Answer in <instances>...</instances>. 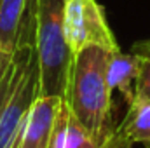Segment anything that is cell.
<instances>
[{
  "instance_id": "6da1fadb",
  "label": "cell",
  "mask_w": 150,
  "mask_h": 148,
  "mask_svg": "<svg viewBox=\"0 0 150 148\" xmlns=\"http://www.w3.org/2000/svg\"><path fill=\"white\" fill-rule=\"evenodd\" d=\"M110 49L86 45L74 54L65 101L77 120L105 148H115L112 122V91L107 82Z\"/></svg>"
},
{
  "instance_id": "7a4b0ae2",
  "label": "cell",
  "mask_w": 150,
  "mask_h": 148,
  "mask_svg": "<svg viewBox=\"0 0 150 148\" xmlns=\"http://www.w3.org/2000/svg\"><path fill=\"white\" fill-rule=\"evenodd\" d=\"M65 2L35 0V45L40 96H67L74 52L65 37Z\"/></svg>"
},
{
  "instance_id": "3957f363",
  "label": "cell",
  "mask_w": 150,
  "mask_h": 148,
  "mask_svg": "<svg viewBox=\"0 0 150 148\" xmlns=\"http://www.w3.org/2000/svg\"><path fill=\"white\" fill-rule=\"evenodd\" d=\"M65 37L74 54L93 44L103 45L110 51L119 49L107 23L105 11L98 0L65 2Z\"/></svg>"
},
{
  "instance_id": "277c9868",
  "label": "cell",
  "mask_w": 150,
  "mask_h": 148,
  "mask_svg": "<svg viewBox=\"0 0 150 148\" xmlns=\"http://www.w3.org/2000/svg\"><path fill=\"white\" fill-rule=\"evenodd\" d=\"M40 78H38V59L37 49L32 52L25 68L19 75V80L14 87V92L0 117V148H12L14 141L21 134L30 110L35 103L38 92Z\"/></svg>"
},
{
  "instance_id": "5b68a950",
  "label": "cell",
  "mask_w": 150,
  "mask_h": 148,
  "mask_svg": "<svg viewBox=\"0 0 150 148\" xmlns=\"http://www.w3.org/2000/svg\"><path fill=\"white\" fill-rule=\"evenodd\" d=\"M49 148H105L101 147L89 131L77 120L68 103L63 99L61 106L58 110L51 138H49Z\"/></svg>"
},
{
  "instance_id": "8992f818",
  "label": "cell",
  "mask_w": 150,
  "mask_h": 148,
  "mask_svg": "<svg viewBox=\"0 0 150 148\" xmlns=\"http://www.w3.org/2000/svg\"><path fill=\"white\" fill-rule=\"evenodd\" d=\"M142 58L134 52H122L120 49L110 51L107 63V82L110 91H119L127 106L134 101L136 78L140 72Z\"/></svg>"
},
{
  "instance_id": "52a82bcc",
  "label": "cell",
  "mask_w": 150,
  "mask_h": 148,
  "mask_svg": "<svg viewBox=\"0 0 150 148\" xmlns=\"http://www.w3.org/2000/svg\"><path fill=\"white\" fill-rule=\"evenodd\" d=\"M133 143L150 145V101L133 103L120 127L115 131V148L129 147Z\"/></svg>"
},
{
  "instance_id": "ba28073f",
  "label": "cell",
  "mask_w": 150,
  "mask_h": 148,
  "mask_svg": "<svg viewBox=\"0 0 150 148\" xmlns=\"http://www.w3.org/2000/svg\"><path fill=\"white\" fill-rule=\"evenodd\" d=\"M30 0H0V54L12 56Z\"/></svg>"
},
{
  "instance_id": "9c48e42d",
  "label": "cell",
  "mask_w": 150,
  "mask_h": 148,
  "mask_svg": "<svg viewBox=\"0 0 150 148\" xmlns=\"http://www.w3.org/2000/svg\"><path fill=\"white\" fill-rule=\"evenodd\" d=\"M134 54L142 58L140 72L136 78V89H134V101L133 103H149L150 101V38L136 42L133 45Z\"/></svg>"
}]
</instances>
